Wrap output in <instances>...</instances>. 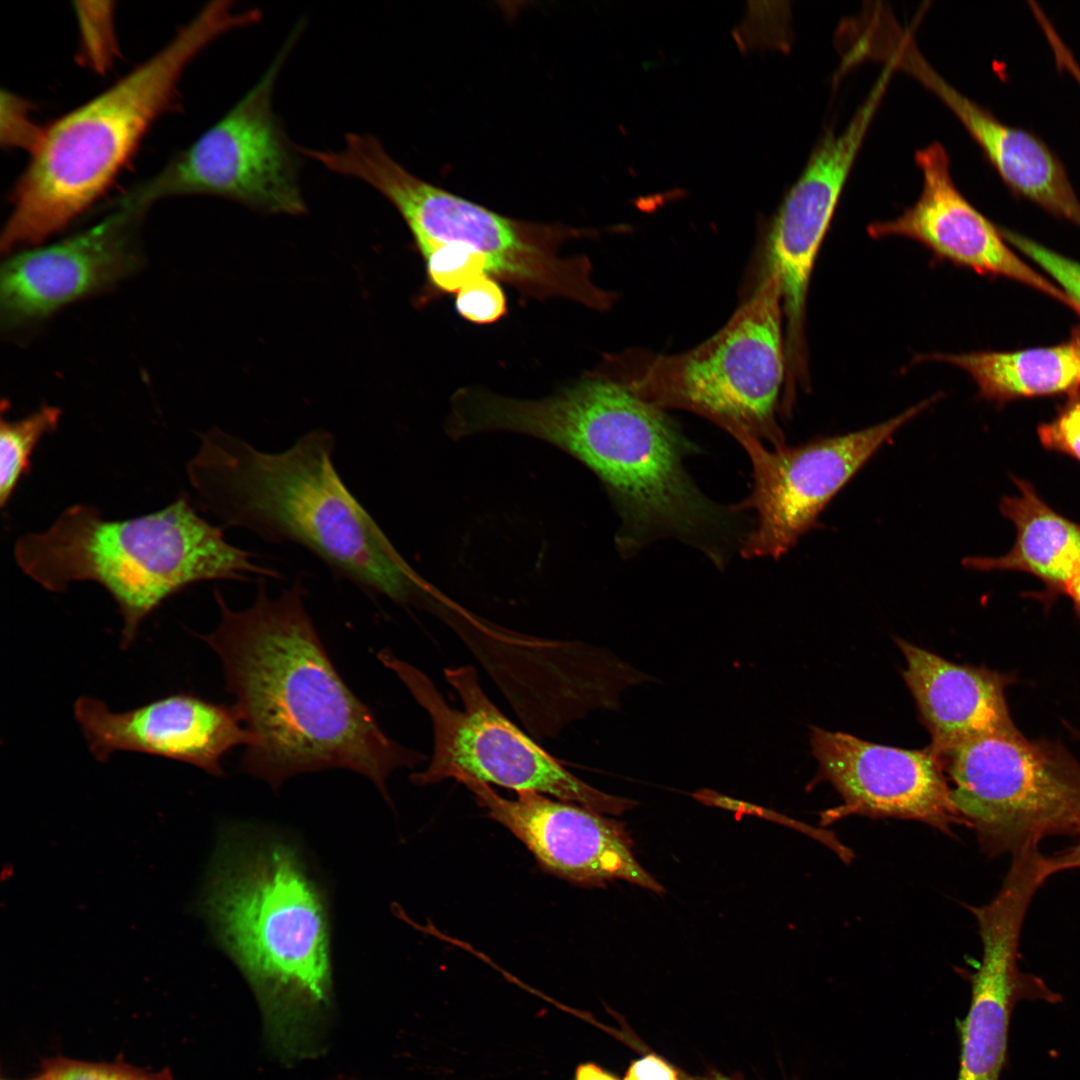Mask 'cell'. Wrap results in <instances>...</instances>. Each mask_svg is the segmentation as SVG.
I'll list each match as a JSON object with an SVG mask.
<instances>
[{
    "label": "cell",
    "mask_w": 1080,
    "mask_h": 1080,
    "mask_svg": "<svg viewBox=\"0 0 1080 1080\" xmlns=\"http://www.w3.org/2000/svg\"><path fill=\"white\" fill-rule=\"evenodd\" d=\"M680 1080H744L740 1074L726 1075L718 1070L710 1069L701 1075H690L679 1068Z\"/></svg>",
    "instance_id": "obj_35"
},
{
    "label": "cell",
    "mask_w": 1080,
    "mask_h": 1080,
    "mask_svg": "<svg viewBox=\"0 0 1080 1080\" xmlns=\"http://www.w3.org/2000/svg\"><path fill=\"white\" fill-rule=\"evenodd\" d=\"M890 60L954 113L1013 192L1080 228V200L1064 165L1041 139L1004 124L959 92L924 59L912 39L898 42Z\"/></svg>",
    "instance_id": "obj_20"
},
{
    "label": "cell",
    "mask_w": 1080,
    "mask_h": 1080,
    "mask_svg": "<svg viewBox=\"0 0 1080 1080\" xmlns=\"http://www.w3.org/2000/svg\"><path fill=\"white\" fill-rule=\"evenodd\" d=\"M106 3H77L84 60L97 70L105 69L115 54L112 9Z\"/></svg>",
    "instance_id": "obj_26"
},
{
    "label": "cell",
    "mask_w": 1080,
    "mask_h": 1080,
    "mask_svg": "<svg viewBox=\"0 0 1080 1080\" xmlns=\"http://www.w3.org/2000/svg\"><path fill=\"white\" fill-rule=\"evenodd\" d=\"M1037 434L1046 449L1080 462V390L1068 395L1056 416L1038 426Z\"/></svg>",
    "instance_id": "obj_30"
},
{
    "label": "cell",
    "mask_w": 1080,
    "mask_h": 1080,
    "mask_svg": "<svg viewBox=\"0 0 1080 1080\" xmlns=\"http://www.w3.org/2000/svg\"><path fill=\"white\" fill-rule=\"evenodd\" d=\"M1029 906L1022 894L1003 890L987 904L968 907L977 920L982 959L971 976L970 1005L959 1025L957 1080H1000L1017 1004L1061 1001L1040 977L1019 967L1020 937Z\"/></svg>",
    "instance_id": "obj_17"
},
{
    "label": "cell",
    "mask_w": 1080,
    "mask_h": 1080,
    "mask_svg": "<svg viewBox=\"0 0 1080 1080\" xmlns=\"http://www.w3.org/2000/svg\"><path fill=\"white\" fill-rule=\"evenodd\" d=\"M257 583L253 603L241 610L215 590L221 620L201 635L219 656L232 707L253 737L241 771L277 789L301 773L348 769L387 797L392 772L426 757L388 737L342 680L307 611L302 579L275 597L265 578Z\"/></svg>",
    "instance_id": "obj_1"
},
{
    "label": "cell",
    "mask_w": 1080,
    "mask_h": 1080,
    "mask_svg": "<svg viewBox=\"0 0 1080 1080\" xmlns=\"http://www.w3.org/2000/svg\"><path fill=\"white\" fill-rule=\"evenodd\" d=\"M915 161L923 176L919 198L898 217L871 223V237L912 239L937 257L976 273L1008 278L1034 288L1080 316V305L1017 256L1001 229L958 190L951 176L949 156L940 143L918 150Z\"/></svg>",
    "instance_id": "obj_18"
},
{
    "label": "cell",
    "mask_w": 1080,
    "mask_h": 1080,
    "mask_svg": "<svg viewBox=\"0 0 1080 1080\" xmlns=\"http://www.w3.org/2000/svg\"><path fill=\"white\" fill-rule=\"evenodd\" d=\"M30 105L20 97L2 92L1 138L8 147H22L30 153L38 145L44 128L38 127L30 116Z\"/></svg>",
    "instance_id": "obj_31"
},
{
    "label": "cell",
    "mask_w": 1080,
    "mask_h": 1080,
    "mask_svg": "<svg viewBox=\"0 0 1080 1080\" xmlns=\"http://www.w3.org/2000/svg\"><path fill=\"white\" fill-rule=\"evenodd\" d=\"M455 308L462 318L476 324L494 323L508 311L504 290L486 274L469 281L456 293Z\"/></svg>",
    "instance_id": "obj_29"
},
{
    "label": "cell",
    "mask_w": 1080,
    "mask_h": 1080,
    "mask_svg": "<svg viewBox=\"0 0 1080 1080\" xmlns=\"http://www.w3.org/2000/svg\"><path fill=\"white\" fill-rule=\"evenodd\" d=\"M574 1080H620L614 1074L604 1070L595 1063H583L578 1065Z\"/></svg>",
    "instance_id": "obj_34"
},
{
    "label": "cell",
    "mask_w": 1080,
    "mask_h": 1080,
    "mask_svg": "<svg viewBox=\"0 0 1080 1080\" xmlns=\"http://www.w3.org/2000/svg\"><path fill=\"white\" fill-rule=\"evenodd\" d=\"M457 781L550 873L583 886L621 879L656 893L665 891L636 860L623 823L534 791H518L509 799L474 778Z\"/></svg>",
    "instance_id": "obj_15"
},
{
    "label": "cell",
    "mask_w": 1080,
    "mask_h": 1080,
    "mask_svg": "<svg viewBox=\"0 0 1080 1080\" xmlns=\"http://www.w3.org/2000/svg\"><path fill=\"white\" fill-rule=\"evenodd\" d=\"M889 80V73L882 72L848 125L839 133L829 130L821 138L770 226L765 270L776 274L781 285L790 379L807 375L804 323L811 274Z\"/></svg>",
    "instance_id": "obj_13"
},
{
    "label": "cell",
    "mask_w": 1080,
    "mask_h": 1080,
    "mask_svg": "<svg viewBox=\"0 0 1080 1080\" xmlns=\"http://www.w3.org/2000/svg\"><path fill=\"white\" fill-rule=\"evenodd\" d=\"M895 641L907 663L904 680L932 738L928 749L938 759L973 739L1017 729L1005 698L1010 676Z\"/></svg>",
    "instance_id": "obj_21"
},
{
    "label": "cell",
    "mask_w": 1080,
    "mask_h": 1080,
    "mask_svg": "<svg viewBox=\"0 0 1080 1080\" xmlns=\"http://www.w3.org/2000/svg\"><path fill=\"white\" fill-rule=\"evenodd\" d=\"M691 796L706 806L728 810L734 812L737 816L751 815L799 830L831 847L843 860L849 861L852 857L850 850L843 846L833 835L791 819L769 808L736 799L709 788L698 789L692 792Z\"/></svg>",
    "instance_id": "obj_27"
},
{
    "label": "cell",
    "mask_w": 1080,
    "mask_h": 1080,
    "mask_svg": "<svg viewBox=\"0 0 1080 1080\" xmlns=\"http://www.w3.org/2000/svg\"><path fill=\"white\" fill-rule=\"evenodd\" d=\"M427 712L433 752L426 769L413 773L417 785L462 776L518 791H534L602 814L620 815L638 801L605 793L565 769L511 722L483 691L474 667L445 670L462 708H452L431 679L389 650L378 654Z\"/></svg>",
    "instance_id": "obj_9"
},
{
    "label": "cell",
    "mask_w": 1080,
    "mask_h": 1080,
    "mask_svg": "<svg viewBox=\"0 0 1080 1080\" xmlns=\"http://www.w3.org/2000/svg\"><path fill=\"white\" fill-rule=\"evenodd\" d=\"M1048 862L1053 875L1062 871L1080 869V836L1079 841L1073 846L1048 856Z\"/></svg>",
    "instance_id": "obj_33"
},
{
    "label": "cell",
    "mask_w": 1080,
    "mask_h": 1080,
    "mask_svg": "<svg viewBox=\"0 0 1080 1080\" xmlns=\"http://www.w3.org/2000/svg\"><path fill=\"white\" fill-rule=\"evenodd\" d=\"M196 908L253 988L273 1047L288 1058L313 1053L332 1002L329 933L294 851L223 835Z\"/></svg>",
    "instance_id": "obj_4"
},
{
    "label": "cell",
    "mask_w": 1080,
    "mask_h": 1080,
    "mask_svg": "<svg viewBox=\"0 0 1080 1080\" xmlns=\"http://www.w3.org/2000/svg\"><path fill=\"white\" fill-rule=\"evenodd\" d=\"M14 555L21 570L49 591L63 592L77 581L100 584L122 616V648L165 600L190 585L282 578L257 554L228 542L186 494L125 520L105 519L92 505L70 506L46 531L21 536Z\"/></svg>",
    "instance_id": "obj_6"
},
{
    "label": "cell",
    "mask_w": 1080,
    "mask_h": 1080,
    "mask_svg": "<svg viewBox=\"0 0 1080 1080\" xmlns=\"http://www.w3.org/2000/svg\"><path fill=\"white\" fill-rule=\"evenodd\" d=\"M25 1080H175L168 1069L147 1071L121 1061L88 1062L65 1057L47 1059Z\"/></svg>",
    "instance_id": "obj_25"
},
{
    "label": "cell",
    "mask_w": 1080,
    "mask_h": 1080,
    "mask_svg": "<svg viewBox=\"0 0 1080 1080\" xmlns=\"http://www.w3.org/2000/svg\"><path fill=\"white\" fill-rule=\"evenodd\" d=\"M480 420L487 432L538 438L591 469L621 515L622 551L672 537L718 565L726 560L737 537L735 511L696 487L683 462L694 448L663 409L620 383L589 372L539 399L492 392L482 402Z\"/></svg>",
    "instance_id": "obj_2"
},
{
    "label": "cell",
    "mask_w": 1080,
    "mask_h": 1080,
    "mask_svg": "<svg viewBox=\"0 0 1080 1080\" xmlns=\"http://www.w3.org/2000/svg\"><path fill=\"white\" fill-rule=\"evenodd\" d=\"M1 1080H7V1079H5V1078H2Z\"/></svg>",
    "instance_id": "obj_37"
},
{
    "label": "cell",
    "mask_w": 1080,
    "mask_h": 1080,
    "mask_svg": "<svg viewBox=\"0 0 1080 1080\" xmlns=\"http://www.w3.org/2000/svg\"><path fill=\"white\" fill-rule=\"evenodd\" d=\"M917 360L937 361L966 371L979 394L998 405L1039 396L1072 394L1080 390V326L1054 346L1017 351L932 353Z\"/></svg>",
    "instance_id": "obj_23"
},
{
    "label": "cell",
    "mask_w": 1080,
    "mask_h": 1080,
    "mask_svg": "<svg viewBox=\"0 0 1080 1080\" xmlns=\"http://www.w3.org/2000/svg\"><path fill=\"white\" fill-rule=\"evenodd\" d=\"M61 410L43 405L24 418L0 422V505L10 501L21 478L31 471V456L40 439L57 429Z\"/></svg>",
    "instance_id": "obj_24"
},
{
    "label": "cell",
    "mask_w": 1080,
    "mask_h": 1080,
    "mask_svg": "<svg viewBox=\"0 0 1080 1080\" xmlns=\"http://www.w3.org/2000/svg\"><path fill=\"white\" fill-rule=\"evenodd\" d=\"M335 169L369 184L394 206L421 256L452 245L481 258L489 276L524 299L563 298L596 310L613 304L615 295L594 283L588 257L561 253L589 231L511 218L453 194L409 172L369 134L347 139Z\"/></svg>",
    "instance_id": "obj_7"
},
{
    "label": "cell",
    "mask_w": 1080,
    "mask_h": 1080,
    "mask_svg": "<svg viewBox=\"0 0 1080 1080\" xmlns=\"http://www.w3.org/2000/svg\"><path fill=\"white\" fill-rule=\"evenodd\" d=\"M951 800L989 856L1080 836V763L1062 745L1018 729L968 741L939 758Z\"/></svg>",
    "instance_id": "obj_10"
},
{
    "label": "cell",
    "mask_w": 1080,
    "mask_h": 1080,
    "mask_svg": "<svg viewBox=\"0 0 1080 1080\" xmlns=\"http://www.w3.org/2000/svg\"><path fill=\"white\" fill-rule=\"evenodd\" d=\"M937 400L934 395L879 424L798 446L768 449L748 434L734 435L753 474L752 492L739 508L756 514L741 546L743 556L778 558L788 552L870 458Z\"/></svg>",
    "instance_id": "obj_12"
},
{
    "label": "cell",
    "mask_w": 1080,
    "mask_h": 1080,
    "mask_svg": "<svg viewBox=\"0 0 1080 1080\" xmlns=\"http://www.w3.org/2000/svg\"><path fill=\"white\" fill-rule=\"evenodd\" d=\"M255 21L232 1L207 3L158 52L45 127L12 190L1 250L40 244L89 208L169 108L190 62L217 38Z\"/></svg>",
    "instance_id": "obj_5"
},
{
    "label": "cell",
    "mask_w": 1080,
    "mask_h": 1080,
    "mask_svg": "<svg viewBox=\"0 0 1080 1080\" xmlns=\"http://www.w3.org/2000/svg\"><path fill=\"white\" fill-rule=\"evenodd\" d=\"M781 285L764 274L715 334L680 353L630 349L607 354L592 372L661 409L696 413L732 436L785 445L776 412L786 381Z\"/></svg>",
    "instance_id": "obj_8"
},
{
    "label": "cell",
    "mask_w": 1080,
    "mask_h": 1080,
    "mask_svg": "<svg viewBox=\"0 0 1080 1080\" xmlns=\"http://www.w3.org/2000/svg\"><path fill=\"white\" fill-rule=\"evenodd\" d=\"M199 438L187 474L202 510L267 543L303 547L369 594L429 602L431 589L339 475L333 434L315 429L273 452L218 427Z\"/></svg>",
    "instance_id": "obj_3"
},
{
    "label": "cell",
    "mask_w": 1080,
    "mask_h": 1080,
    "mask_svg": "<svg viewBox=\"0 0 1080 1080\" xmlns=\"http://www.w3.org/2000/svg\"><path fill=\"white\" fill-rule=\"evenodd\" d=\"M1005 240L1036 263L1080 305V262L1055 252L1021 234L1001 229Z\"/></svg>",
    "instance_id": "obj_28"
},
{
    "label": "cell",
    "mask_w": 1080,
    "mask_h": 1080,
    "mask_svg": "<svg viewBox=\"0 0 1080 1080\" xmlns=\"http://www.w3.org/2000/svg\"><path fill=\"white\" fill-rule=\"evenodd\" d=\"M810 742L821 776L844 800L822 816L823 824L857 814L916 820L946 833L952 825H965L943 765L929 749L884 746L818 727L811 729Z\"/></svg>",
    "instance_id": "obj_16"
},
{
    "label": "cell",
    "mask_w": 1080,
    "mask_h": 1080,
    "mask_svg": "<svg viewBox=\"0 0 1080 1080\" xmlns=\"http://www.w3.org/2000/svg\"><path fill=\"white\" fill-rule=\"evenodd\" d=\"M1013 481L1019 494L1003 497L999 504L1001 514L1016 529L1012 548L999 557L969 556L963 565L978 571L1029 573L1045 585L1039 599L1048 604L1065 594L1080 570V523L1051 508L1028 481L1017 477Z\"/></svg>",
    "instance_id": "obj_22"
},
{
    "label": "cell",
    "mask_w": 1080,
    "mask_h": 1080,
    "mask_svg": "<svg viewBox=\"0 0 1080 1080\" xmlns=\"http://www.w3.org/2000/svg\"><path fill=\"white\" fill-rule=\"evenodd\" d=\"M623 1080H680L679 1068L653 1053L633 1060Z\"/></svg>",
    "instance_id": "obj_32"
},
{
    "label": "cell",
    "mask_w": 1080,
    "mask_h": 1080,
    "mask_svg": "<svg viewBox=\"0 0 1080 1080\" xmlns=\"http://www.w3.org/2000/svg\"><path fill=\"white\" fill-rule=\"evenodd\" d=\"M1065 594L1070 597L1074 610L1078 617H1080V570L1068 584Z\"/></svg>",
    "instance_id": "obj_36"
},
{
    "label": "cell",
    "mask_w": 1080,
    "mask_h": 1080,
    "mask_svg": "<svg viewBox=\"0 0 1080 1080\" xmlns=\"http://www.w3.org/2000/svg\"><path fill=\"white\" fill-rule=\"evenodd\" d=\"M144 211L117 202L85 231L10 257L1 268L2 328L16 331L38 324L136 272L142 264L136 232Z\"/></svg>",
    "instance_id": "obj_14"
},
{
    "label": "cell",
    "mask_w": 1080,
    "mask_h": 1080,
    "mask_svg": "<svg viewBox=\"0 0 1080 1080\" xmlns=\"http://www.w3.org/2000/svg\"><path fill=\"white\" fill-rule=\"evenodd\" d=\"M74 716L91 754L106 761L117 752H136L193 765L223 775L221 760L232 748L253 742L233 707L189 693L158 698L125 711L81 696Z\"/></svg>",
    "instance_id": "obj_19"
},
{
    "label": "cell",
    "mask_w": 1080,
    "mask_h": 1080,
    "mask_svg": "<svg viewBox=\"0 0 1080 1080\" xmlns=\"http://www.w3.org/2000/svg\"><path fill=\"white\" fill-rule=\"evenodd\" d=\"M301 27H295L265 73L225 115L119 201L146 210L166 197L199 194L270 214H303L301 153L272 104L276 79Z\"/></svg>",
    "instance_id": "obj_11"
}]
</instances>
